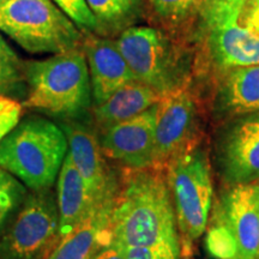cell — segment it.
I'll use <instances>...</instances> for the list:
<instances>
[{
    "instance_id": "1",
    "label": "cell",
    "mask_w": 259,
    "mask_h": 259,
    "mask_svg": "<svg viewBox=\"0 0 259 259\" xmlns=\"http://www.w3.org/2000/svg\"><path fill=\"white\" fill-rule=\"evenodd\" d=\"M111 216L112 242L121 247H167L180 251L176 211L166 169L125 168Z\"/></svg>"
},
{
    "instance_id": "2",
    "label": "cell",
    "mask_w": 259,
    "mask_h": 259,
    "mask_svg": "<svg viewBox=\"0 0 259 259\" xmlns=\"http://www.w3.org/2000/svg\"><path fill=\"white\" fill-rule=\"evenodd\" d=\"M24 73L28 108L73 119L92 106L89 70L82 47L25 61Z\"/></svg>"
},
{
    "instance_id": "3",
    "label": "cell",
    "mask_w": 259,
    "mask_h": 259,
    "mask_svg": "<svg viewBox=\"0 0 259 259\" xmlns=\"http://www.w3.org/2000/svg\"><path fill=\"white\" fill-rule=\"evenodd\" d=\"M67 150L66 136L59 125L31 116L19 121L0 142V168L29 190H48L58 179Z\"/></svg>"
},
{
    "instance_id": "4",
    "label": "cell",
    "mask_w": 259,
    "mask_h": 259,
    "mask_svg": "<svg viewBox=\"0 0 259 259\" xmlns=\"http://www.w3.org/2000/svg\"><path fill=\"white\" fill-rule=\"evenodd\" d=\"M135 80L167 95L186 88L191 73L189 57L164 32L153 27H130L115 40Z\"/></svg>"
},
{
    "instance_id": "5",
    "label": "cell",
    "mask_w": 259,
    "mask_h": 259,
    "mask_svg": "<svg viewBox=\"0 0 259 259\" xmlns=\"http://www.w3.org/2000/svg\"><path fill=\"white\" fill-rule=\"evenodd\" d=\"M0 32L31 54L76 50L84 40L52 0H10L0 5Z\"/></svg>"
},
{
    "instance_id": "6",
    "label": "cell",
    "mask_w": 259,
    "mask_h": 259,
    "mask_svg": "<svg viewBox=\"0 0 259 259\" xmlns=\"http://www.w3.org/2000/svg\"><path fill=\"white\" fill-rule=\"evenodd\" d=\"M164 169L176 211L180 248L184 254H190L193 242L205 231L211 208L208 155L196 145L170 160Z\"/></svg>"
},
{
    "instance_id": "7",
    "label": "cell",
    "mask_w": 259,
    "mask_h": 259,
    "mask_svg": "<svg viewBox=\"0 0 259 259\" xmlns=\"http://www.w3.org/2000/svg\"><path fill=\"white\" fill-rule=\"evenodd\" d=\"M59 240L56 197L32 191L0 233V259H47Z\"/></svg>"
},
{
    "instance_id": "8",
    "label": "cell",
    "mask_w": 259,
    "mask_h": 259,
    "mask_svg": "<svg viewBox=\"0 0 259 259\" xmlns=\"http://www.w3.org/2000/svg\"><path fill=\"white\" fill-rule=\"evenodd\" d=\"M216 166L229 186L259 181V113L231 119L220 131Z\"/></svg>"
},
{
    "instance_id": "9",
    "label": "cell",
    "mask_w": 259,
    "mask_h": 259,
    "mask_svg": "<svg viewBox=\"0 0 259 259\" xmlns=\"http://www.w3.org/2000/svg\"><path fill=\"white\" fill-rule=\"evenodd\" d=\"M199 116L197 103L186 88L162 96L155 122V160L164 168L178 155L196 147Z\"/></svg>"
},
{
    "instance_id": "10",
    "label": "cell",
    "mask_w": 259,
    "mask_h": 259,
    "mask_svg": "<svg viewBox=\"0 0 259 259\" xmlns=\"http://www.w3.org/2000/svg\"><path fill=\"white\" fill-rule=\"evenodd\" d=\"M157 105L128 120L119 122L97 134L105 156L127 169L156 166L155 122Z\"/></svg>"
},
{
    "instance_id": "11",
    "label": "cell",
    "mask_w": 259,
    "mask_h": 259,
    "mask_svg": "<svg viewBox=\"0 0 259 259\" xmlns=\"http://www.w3.org/2000/svg\"><path fill=\"white\" fill-rule=\"evenodd\" d=\"M212 220L231 232L239 259L259 258V184L229 186L220 196Z\"/></svg>"
},
{
    "instance_id": "12",
    "label": "cell",
    "mask_w": 259,
    "mask_h": 259,
    "mask_svg": "<svg viewBox=\"0 0 259 259\" xmlns=\"http://www.w3.org/2000/svg\"><path fill=\"white\" fill-rule=\"evenodd\" d=\"M60 127L69 144L67 154L96 203L100 204L114 198L119 180L115 179L107 166L106 156L95 130L72 120L64 122Z\"/></svg>"
},
{
    "instance_id": "13",
    "label": "cell",
    "mask_w": 259,
    "mask_h": 259,
    "mask_svg": "<svg viewBox=\"0 0 259 259\" xmlns=\"http://www.w3.org/2000/svg\"><path fill=\"white\" fill-rule=\"evenodd\" d=\"M82 50L88 64L94 106L106 101L113 93L135 80L115 40L85 34Z\"/></svg>"
},
{
    "instance_id": "14",
    "label": "cell",
    "mask_w": 259,
    "mask_h": 259,
    "mask_svg": "<svg viewBox=\"0 0 259 259\" xmlns=\"http://www.w3.org/2000/svg\"><path fill=\"white\" fill-rule=\"evenodd\" d=\"M114 198L99 204L80 225L61 238L47 259H94L112 242L111 216Z\"/></svg>"
},
{
    "instance_id": "15",
    "label": "cell",
    "mask_w": 259,
    "mask_h": 259,
    "mask_svg": "<svg viewBox=\"0 0 259 259\" xmlns=\"http://www.w3.org/2000/svg\"><path fill=\"white\" fill-rule=\"evenodd\" d=\"M213 111L221 119L259 113V65L223 72L216 89Z\"/></svg>"
},
{
    "instance_id": "16",
    "label": "cell",
    "mask_w": 259,
    "mask_h": 259,
    "mask_svg": "<svg viewBox=\"0 0 259 259\" xmlns=\"http://www.w3.org/2000/svg\"><path fill=\"white\" fill-rule=\"evenodd\" d=\"M206 48L210 61L221 72L259 65V36L238 23L206 32Z\"/></svg>"
},
{
    "instance_id": "17",
    "label": "cell",
    "mask_w": 259,
    "mask_h": 259,
    "mask_svg": "<svg viewBox=\"0 0 259 259\" xmlns=\"http://www.w3.org/2000/svg\"><path fill=\"white\" fill-rule=\"evenodd\" d=\"M57 205L60 239L76 229L99 205L69 154H66L57 179Z\"/></svg>"
},
{
    "instance_id": "18",
    "label": "cell",
    "mask_w": 259,
    "mask_h": 259,
    "mask_svg": "<svg viewBox=\"0 0 259 259\" xmlns=\"http://www.w3.org/2000/svg\"><path fill=\"white\" fill-rule=\"evenodd\" d=\"M161 99L156 90L134 80L113 93L106 101L93 107L94 122L100 132L142 114L157 105Z\"/></svg>"
},
{
    "instance_id": "19",
    "label": "cell",
    "mask_w": 259,
    "mask_h": 259,
    "mask_svg": "<svg viewBox=\"0 0 259 259\" xmlns=\"http://www.w3.org/2000/svg\"><path fill=\"white\" fill-rule=\"evenodd\" d=\"M99 24V34L124 31L139 15L143 0H87Z\"/></svg>"
},
{
    "instance_id": "20",
    "label": "cell",
    "mask_w": 259,
    "mask_h": 259,
    "mask_svg": "<svg viewBox=\"0 0 259 259\" xmlns=\"http://www.w3.org/2000/svg\"><path fill=\"white\" fill-rule=\"evenodd\" d=\"M247 0H198V14L200 28L205 34L215 28L238 23L239 15Z\"/></svg>"
},
{
    "instance_id": "21",
    "label": "cell",
    "mask_w": 259,
    "mask_h": 259,
    "mask_svg": "<svg viewBox=\"0 0 259 259\" xmlns=\"http://www.w3.org/2000/svg\"><path fill=\"white\" fill-rule=\"evenodd\" d=\"M24 63L0 32V96H9L25 83Z\"/></svg>"
},
{
    "instance_id": "22",
    "label": "cell",
    "mask_w": 259,
    "mask_h": 259,
    "mask_svg": "<svg viewBox=\"0 0 259 259\" xmlns=\"http://www.w3.org/2000/svg\"><path fill=\"white\" fill-rule=\"evenodd\" d=\"M27 194V187L17 178L0 168V233L24 202Z\"/></svg>"
},
{
    "instance_id": "23",
    "label": "cell",
    "mask_w": 259,
    "mask_h": 259,
    "mask_svg": "<svg viewBox=\"0 0 259 259\" xmlns=\"http://www.w3.org/2000/svg\"><path fill=\"white\" fill-rule=\"evenodd\" d=\"M72 23L85 34H99V24L87 0H52Z\"/></svg>"
},
{
    "instance_id": "24",
    "label": "cell",
    "mask_w": 259,
    "mask_h": 259,
    "mask_svg": "<svg viewBox=\"0 0 259 259\" xmlns=\"http://www.w3.org/2000/svg\"><path fill=\"white\" fill-rule=\"evenodd\" d=\"M206 247L210 254L218 259H234L238 257V246L231 232L221 222L212 220L206 236Z\"/></svg>"
},
{
    "instance_id": "25",
    "label": "cell",
    "mask_w": 259,
    "mask_h": 259,
    "mask_svg": "<svg viewBox=\"0 0 259 259\" xmlns=\"http://www.w3.org/2000/svg\"><path fill=\"white\" fill-rule=\"evenodd\" d=\"M198 0H148L155 17L164 23H179L196 9Z\"/></svg>"
},
{
    "instance_id": "26",
    "label": "cell",
    "mask_w": 259,
    "mask_h": 259,
    "mask_svg": "<svg viewBox=\"0 0 259 259\" xmlns=\"http://www.w3.org/2000/svg\"><path fill=\"white\" fill-rule=\"evenodd\" d=\"M23 105L11 96H0V142L21 121Z\"/></svg>"
},
{
    "instance_id": "27",
    "label": "cell",
    "mask_w": 259,
    "mask_h": 259,
    "mask_svg": "<svg viewBox=\"0 0 259 259\" xmlns=\"http://www.w3.org/2000/svg\"><path fill=\"white\" fill-rule=\"evenodd\" d=\"M238 24L259 36V0H247L242 6Z\"/></svg>"
},
{
    "instance_id": "28",
    "label": "cell",
    "mask_w": 259,
    "mask_h": 259,
    "mask_svg": "<svg viewBox=\"0 0 259 259\" xmlns=\"http://www.w3.org/2000/svg\"><path fill=\"white\" fill-rule=\"evenodd\" d=\"M119 247L121 248L125 259H157L158 255H160V253H161V251L163 250L164 247H167V246H162V247H156V248H153V247H121V246H119Z\"/></svg>"
},
{
    "instance_id": "29",
    "label": "cell",
    "mask_w": 259,
    "mask_h": 259,
    "mask_svg": "<svg viewBox=\"0 0 259 259\" xmlns=\"http://www.w3.org/2000/svg\"><path fill=\"white\" fill-rule=\"evenodd\" d=\"M94 259H125L121 248L114 242L105 246L100 250Z\"/></svg>"
},
{
    "instance_id": "30",
    "label": "cell",
    "mask_w": 259,
    "mask_h": 259,
    "mask_svg": "<svg viewBox=\"0 0 259 259\" xmlns=\"http://www.w3.org/2000/svg\"><path fill=\"white\" fill-rule=\"evenodd\" d=\"M180 252L173 250V248L164 247L163 250L161 251L160 255H158L157 259H179Z\"/></svg>"
},
{
    "instance_id": "31",
    "label": "cell",
    "mask_w": 259,
    "mask_h": 259,
    "mask_svg": "<svg viewBox=\"0 0 259 259\" xmlns=\"http://www.w3.org/2000/svg\"><path fill=\"white\" fill-rule=\"evenodd\" d=\"M8 2H10V0H0V5L5 4V3H8Z\"/></svg>"
},
{
    "instance_id": "32",
    "label": "cell",
    "mask_w": 259,
    "mask_h": 259,
    "mask_svg": "<svg viewBox=\"0 0 259 259\" xmlns=\"http://www.w3.org/2000/svg\"><path fill=\"white\" fill-rule=\"evenodd\" d=\"M234 259H239V258H238V257H235V258H234Z\"/></svg>"
}]
</instances>
